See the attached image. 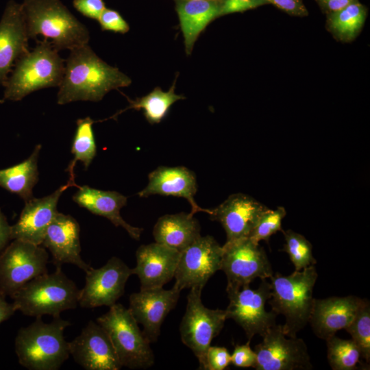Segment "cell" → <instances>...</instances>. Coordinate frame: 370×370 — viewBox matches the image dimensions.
Instances as JSON below:
<instances>
[{"label":"cell","instance_id":"1","mask_svg":"<svg viewBox=\"0 0 370 370\" xmlns=\"http://www.w3.org/2000/svg\"><path fill=\"white\" fill-rule=\"evenodd\" d=\"M70 51L57 95L58 104L97 102L109 91L131 84L127 75L102 60L88 44Z\"/></svg>","mask_w":370,"mask_h":370},{"label":"cell","instance_id":"2","mask_svg":"<svg viewBox=\"0 0 370 370\" xmlns=\"http://www.w3.org/2000/svg\"><path fill=\"white\" fill-rule=\"evenodd\" d=\"M71 322L56 317L45 323L41 317L18 330L14 341L18 363L29 370H58L71 356L64 336Z\"/></svg>","mask_w":370,"mask_h":370},{"label":"cell","instance_id":"3","mask_svg":"<svg viewBox=\"0 0 370 370\" xmlns=\"http://www.w3.org/2000/svg\"><path fill=\"white\" fill-rule=\"evenodd\" d=\"M22 5L29 38L41 35L58 51L88 44V29L60 0H24Z\"/></svg>","mask_w":370,"mask_h":370},{"label":"cell","instance_id":"4","mask_svg":"<svg viewBox=\"0 0 370 370\" xmlns=\"http://www.w3.org/2000/svg\"><path fill=\"white\" fill-rule=\"evenodd\" d=\"M317 278L314 265H310L288 275L276 273L269 278L271 296L268 303L271 310L285 317L282 330L286 336L297 337V333L308 323Z\"/></svg>","mask_w":370,"mask_h":370},{"label":"cell","instance_id":"5","mask_svg":"<svg viewBox=\"0 0 370 370\" xmlns=\"http://www.w3.org/2000/svg\"><path fill=\"white\" fill-rule=\"evenodd\" d=\"M64 66V60L49 40L38 41L32 51L16 62L4 86V99L17 101L34 91L59 86Z\"/></svg>","mask_w":370,"mask_h":370},{"label":"cell","instance_id":"6","mask_svg":"<svg viewBox=\"0 0 370 370\" xmlns=\"http://www.w3.org/2000/svg\"><path fill=\"white\" fill-rule=\"evenodd\" d=\"M79 290L75 283L56 267L51 273L40 275L21 288L12 298L16 310L30 317H60L63 311L78 304Z\"/></svg>","mask_w":370,"mask_h":370},{"label":"cell","instance_id":"7","mask_svg":"<svg viewBox=\"0 0 370 370\" xmlns=\"http://www.w3.org/2000/svg\"><path fill=\"white\" fill-rule=\"evenodd\" d=\"M107 332L122 367L147 369L154 363L147 340L129 308L114 304L96 321Z\"/></svg>","mask_w":370,"mask_h":370},{"label":"cell","instance_id":"8","mask_svg":"<svg viewBox=\"0 0 370 370\" xmlns=\"http://www.w3.org/2000/svg\"><path fill=\"white\" fill-rule=\"evenodd\" d=\"M202 289L190 288L180 333L182 343L198 359L199 369L206 370L207 350L212 339L222 330L227 317L225 310L210 309L203 304Z\"/></svg>","mask_w":370,"mask_h":370},{"label":"cell","instance_id":"9","mask_svg":"<svg viewBox=\"0 0 370 370\" xmlns=\"http://www.w3.org/2000/svg\"><path fill=\"white\" fill-rule=\"evenodd\" d=\"M48 259L42 245L13 240L0 254V295L12 298L27 283L47 273Z\"/></svg>","mask_w":370,"mask_h":370},{"label":"cell","instance_id":"10","mask_svg":"<svg viewBox=\"0 0 370 370\" xmlns=\"http://www.w3.org/2000/svg\"><path fill=\"white\" fill-rule=\"evenodd\" d=\"M222 247L221 270L227 277V292L249 285L256 278L266 280L273 275L264 249L249 237L226 242Z\"/></svg>","mask_w":370,"mask_h":370},{"label":"cell","instance_id":"11","mask_svg":"<svg viewBox=\"0 0 370 370\" xmlns=\"http://www.w3.org/2000/svg\"><path fill=\"white\" fill-rule=\"evenodd\" d=\"M255 346L256 370H309L313 368L301 338L286 336L282 325L269 328Z\"/></svg>","mask_w":370,"mask_h":370},{"label":"cell","instance_id":"12","mask_svg":"<svg viewBox=\"0 0 370 370\" xmlns=\"http://www.w3.org/2000/svg\"><path fill=\"white\" fill-rule=\"evenodd\" d=\"M230 300L225 310L227 319H232L245 331L249 341L256 334L263 336L274 325L277 314L265 310L271 296L270 283L262 280L259 287L251 289L249 285L227 292Z\"/></svg>","mask_w":370,"mask_h":370},{"label":"cell","instance_id":"13","mask_svg":"<svg viewBox=\"0 0 370 370\" xmlns=\"http://www.w3.org/2000/svg\"><path fill=\"white\" fill-rule=\"evenodd\" d=\"M223 247L211 236H199L180 251L173 286L179 291L199 287L221 269Z\"/></svg>","mask_w":370,"mask_h":370},{"label":"cell","instance_id":"14","mask_svg":"<svg viewBox=\"0 0 370 370\" xmlns=\"http://www.w3.org/2000/svg\"><path fill=\"white\" fill-rule=\"evenodd\" d=\"M85 273V284L79 290L78 304L82 308H93L110 307L116 304L123 294L133 269L120 258L112 257L103 267H90Z\"/></svg>","mask_w":370,"mask_h":370},{"label":"cell","instance_id":"15","mask_svg":"<svg viewBox=\"0 0 370 370\" xmlns=\"http://www.w3.org/2000/svg\"><path fill=\"white\" fill-rule=\"evenodd\" d=\"M69 351L73 360L86 370H119L123 367L107 332L93 321L69 342Z\"/></svg>","mask_w":370,"mask_h":370},{"label":"cell","instance_id":"16","mask_svg":"<svg viewBox=\"0 0 370 370\" xmlns=\"http://www.w3.org/2000/svg\"><path fill=\"white\" fill-rule=\"evenodd\" d=\"M180 291L173 287L140 290L130 295L129 309L133 317L143 326V334L151 343L156 342L160 334L161 325L176 306Z\"/></svg>","mask_w":370,"mask_h":370},{"label":"cell","instance_id":"17","mask_svg":"<svg viewBox=\"0 0 370 370\" xmlns=\"http://www.w3.org/2000/svg\"><path fill=\"white\" fill-rule=\"evenodd\" d=\"M77 186L74 179L68 180L53 193L25 201L18 221L11 225L12 240L18 239L41 245L46 230L54 219L58 200L70 186Z\"/></svg>","mask_w":370,"mask_h":370},{"label":"cell","instance_id":"18","mask_svg":"<svg viewBox=\"0 0 370 370\" xmlns=\"http://www.w3.org/2000/svg\"><path fill=\"white\" fill-rule=\"evenodd\" d=\"M267 208L249 195L235 193L217 207L210 209L208 214L212 220L222 225L228 243L249 237L260 216Z\"/></svg>","mask_w":370,"mask_h":370},{"label":"cell","instance_id":"19","mask_svg":"<svg viewBox=\"0 0 370 370\" xmlns=\"http://www.w3.org/2000/svg\"><path fill=\"white\" fill-rule=\"evenodd\" d=\"M22 3L10 1L0 21V85L5 86L16 62L29 51Z\"/></svg>","mask_w":370,"mask_h":370},{"label":"cell","instance_id":"20","mask_svg":"<svg viewBox=\"0 0 370 370\" xmlns=\"http://www.w3.org/2000/svg\"><path fill=\"white\" fill-rule=\"evenodd\" d=\"M80 227L75 218L58 212L48 226L41 245L47 249L53 257L56 267L73 264L84 272L90 266L80 255Z\"/></svg>","mask_w":370,"mask_h":370},{"label":"cell","instance_id":"21","mask_svg":"<svg viewBox=\"0 0 370 370\" xmlns=\"http://www.w3.org/2000/svg\"><path fill=\"white\" fill-rule=\"evenodd\" d=\"M180 252L156 242L140 245L136 251L137 275L140 290L163 287L175 275Z\"/></svg>","mask_w":370,"mask_h":370},{"label":"cell","instance_id":"22","mask_svg":"<svg viewBox=\"0 0 370 370\" xmlns=\"http://www.w3.org/2000/svg\"><path fill=\"white\" fill-rule=\"evenodd\" d=\"M362 301L353 295L314 299L308 323L317 336L326 340L348 326Z\"/></svg>","mask_w":370,"mask_h":370},{"label":"cell","instance_id":"23","mask_svg":"<svg viewBox=\"0 0 370 370\" xmlns=\"http://www.w3.org/2000/svg\"><path fill=\"white\" fill-rule=\"evenodd\" d=\"M148 179L146 187L138 193L140 197L153 195L182 197L189 202L192 214L198 212L210 213V209L201 208L195 200L197 190L196 176L188 168L161 166L151 172Z\"/></svg>","mask_w":370,"mask_h":370},{"label":"cell","instance_id":"24","mask_svg":"<svg viewBox=\"0 0 370 370\" xmlns=\"http://www.w3.org/2000/svg\"><path fill=\"white\" fill-rule=\"evenodd\" d=\"M73 200L91 213L102 216L116 227H122L135 240H139L143 228L134 227L121 216L120 210L127 204V197L116 192L102 190L84 185L78 186Z\"/></svg>","mask_w":370,"mask_h":370},{"label":"cell","instance_id":"25","mask_svg":"<svg viewBox=\"0 0 370 370\" xmlns=\"http://www.w3.org/2000/svg\"><path fill=\"white\" fill-rule=\"evenodd\" d=\"M223 0H174L185 52L190 55L201 33L220 17Z\"/></svg>","mask_w":370,"mask_h":370},{"label":"cell","instance_id":"26","mask_svg":"<svg viewBox=\"0 0 370 370\" xmlns=\"http://www.w3.org/2000/svg\"><path fill=\"white\" fill-rule=\"evenodd\" d=\"M152 233L156 243L180 252L201 236L199 222L190 212L160 217Z\"/></svg>","mask_w":370,"mask_h":370},{"label":"cell","instance_id":"27","mask_svg":"<svg viewBox=\"0 0 370 370\" xmlns=\"http://www.w3.org/2000/svg\"><path fill=\"white\" fill-rule=\"evenodd\" d=\"M42 148L35 146L30 156L24 161L0 170V186L18 195L25 201L33 198L32 190L38 180V160Z\"/></svg>","mask_w":370,"mask_h":370},{"label":"cell","instance_id":"28","mask_svg":"<svg viewBox=\"0 0 370 370\" xmlns=\"http://www.w3.org/2000/svg\"><path fill=\"white\" fill-rule=\"evenodd\" d=\"M368 8L358 1L336 12L326 14V29L343 42L354 40L360 33L367 16Z\"/></svg>","mask_w":370,"mask_h":370},{"label":"cell","instance_id":"29","mask_svg":"<svg viewBox=\"0 0 370 370\" xmlns=\"http://www.w3.org/2000/svg\"><path fill=\"white\" fill-rule=\"evenodd\" d=\"M176 78L169 90L163 91L160 87H156L151 92L135 100L128 99L130 106L120 111L127 110H143L146 120L151 125L159 123L168 114L171 106L185 97L175 92Z\"/></svg>","mask_w":370,"mask_h":370},{"label":"cell","instance_id":"30","mask_svg":"<svg viewBox=\"0 0 370 370\" xmlns=\"http://www.w3.org/2000/svg\"><path fill=\"white\" fill-rule=\"evenodd\" d=\"M95 122L90 117L79 119L76 122L77 129L71 146L73 159L66 169L71 179L75 180L74 168L77 161H81L86 170L97 153V146L92 130Z\"/></svg>","mask_w":370,"mask_h":370},{"label":"cell","instance_id":"31","mask_svg":"<svg viewBox=\"0 0 370 370\" xmlns=\"http://www.w3.org/2000/svg\"><path fill=\"white\" fill-rule=\"evenodd\" d=\"M328 362L333 370H354L362 365L360 350L352 339L340 338L335 335L325 340Z\"/></svg>","mask_w":370,"mask_h":370},{"label":"cell","instance_id":"32","mask_svg":"<svg viewBox=\"0 0 370 370\" xmlns=\"http://www.w3.org/2000/svg\"><path fill=\"white\" fill-rule=\"evenodd\" d=\"M359 347L362 358L370 361V305L367 299H362L354 318L345 329Z\"/></svg>","mask_w":370,"mask_h":370},{"label":"cell","instance_id":"33","mask_svg":"<svg viewBox=\"0 0 370 370\" xmlns=\"http://www.w3.org/2000/svg\"><path fill=\"white\" fill-rule=\"evenodd\" d=\"M285 244L283 250L288 254L295 271L316 264L311 243L301 234L291 230L283 231Z\"/></svg>","mask_w":370,"mask_h":370},{"label":"cell","instance_id":"34","mask_svg":"<svg viewBox=\"0 0 370 370\" xmlns=\"http://www.w3.org/2000/svg\"><path fill=\"white\" fill-rule=\"evenodd\" d=\"M286 214L282 206L275 210L267 208L260 216L249 238L258 243L262 240L269 241L271 235L282 231V221Z\"/></svg>","mask_w":370,"mask_h":370},{"label":"cell","instance_id":"35","mask_svg":"<svg viewBox=\"0 0 370 370\" xmlns=\"http://www.w3.org/2000/svg\"><path fill=\"white\" fill-rule=\"evenodd\" d=\"M98 22L102 31L125 34L130 30L129 24L120 13L114 10L106 8Z\"/></svg>","mask_w":370,"mask_h":370},{"label":"cell","instance_id":"36","mask_svg":"<svg viewBox=\"0 0 370 370\" xmlns=\"http://www.w3.org/2000/svg\"><path fill=\"white\" fill-rule=\"evenodd\" d=\"M231 363V354L223 347L210 346L206 352V370H223Z\"/></svg>","mask_w":370,"mask_h":370},{"label":"cell","instance_id":"37","mask_svg":"<svg viewBox=\"0 0 370 370\" xmlns=\"http://www.w3.org/2000/svg\"><path fill=\"white\" fill-rule=\"evenodd\" d=\"M251 341L244 345L235 346L232 354H231V363L238 367L254 368L256 362V354L249 345Z\"/></svg>","mask_w":370,"mask_h":370},{"label":"cell","instance_id":"38","mask_svg":"<svg viewBox=\"0 0 370 370\" xmlns=\"http://www.w3.org/2000/svg\"><path fill=\"white\" fill-rule=\"evenodd\" d=\"M268 3L267 0H223L220 16L235 12H243Z\"/></svg>","mask_w":370,"mask_h":370},{"label":"cell","instance_id":"39","mask_svg":"<svg viewBox=\"0 0 370 370\" xmlns=\"http://www.w3.org/2000/svg\"><path fill=\"white\" fill-rule=\"evenodd\" d=\"M73 5L83 16L97 21L106 9L103 0H73Z\"/></svg>","mask_w":370,"mask_h":370},{"label":"cell","instance_id":"40","mask_svg":"<svg viewBox=\"0 0 370 370\" xmlns=\"http://www.w3.org/2000/svg\"><path fill=\"white\" fill-rule=\"evenodd\" d=\"M278 9L286 14L294 16H306L308 12L304 4L303 0H267Z\"/></svg>","mask_w":370,"mask_h":370},{"label":"cell","instance_id":"41","mask_svg":"<svg viewBox=\"0 0 370 370\" xmlns=\"http://www.w3.org/2000/svg\"><path fill=\"white\" fill-rule=\"evenodd\" d=\"M323 13L328 14L352 4L358 0H315Z\"/></svg>","mask_w":370,"mask_h":370},{"label":"cell","instance_id":"42","mask_svg":"<svg viewBox=\"0 0 370 370\" xmlns=\"http://www.w3.org/2000/svg\"><path fill=\"white\" fill-rule=\"evenodd\" d=\"M11 225L0 208V254L11 241Z\"/></svg>","mask_w":370,"mask_h":370},{"label":"cell","instance_id":"43","mask_svg":"<svg viewBox=\"0 0 370 370\" xmlns=\"http://www.w3.org/2000/svg\"><path fill=\"white\" fill-rule=\"evenodd\" d=\"M0 295V323L10 319L16 311L12 303L6 301Z\"/></svg>","mask_w":370,"mask_h":370}]
</instances>
